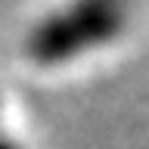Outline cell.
<instances>
[{
    "label": "cell",
    "instance_id": "obj_1",
    "mask_svg": "<svg viewBox=\"0 0 149 149\" xmlns=\"http://www.w3.org/2000/svg\"><path fill=\"white\" fill-rule=\"evenodd\" d=\"M130 19V0H65L37 19L22 53L37 68H59L112 44Z\"/></svg>",
    "mask_w": 149,
    "mask_h": 149
},
{
    "label": "cell",
    "instance_id": "obj_2",
    "mask_svg": "<svg viewBox=\"0 0 149 149\" xmlns=\"http://www.w3.org/2000/svg\"><path fill=\"white\" fill-rule=\"evenodd\" d=\"M0 149H22V146L16 143V140L9 137V130L3 127V124H0Z\"/></svg>",
    "mask_w": 149,
    "mask_h": 149
}]
</instances>
